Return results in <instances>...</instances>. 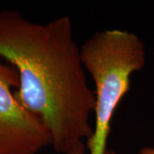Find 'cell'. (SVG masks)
<instances>
[{"label":"cell","mask_w":154,"mask_h":154,"mask_svg":"<svg viewBox=\"0 0 154 154\" xmlns=\"http://www.w3.org/2000/svg\"><path fill=\"white\" fill-rule=\"evenodd\" d=\"M0 59L17 71L16 97L47 129L57 152L68 154L92 137L95 94L69 17L40 23L0 11Z\"/></svg>","instance_id":"obj_1"},{"label":"cell","mask_w":154,"mask_h":154,"mask_svg":"<svg viewBox=\"0 0 154 154\" xmlns=\"http://www.w3.org/2000/svg\"><path fill=\"white\" fill-rule=\"evenodd\" d=\"M81 57L95 86V124L89 154H106L111 121L130 89L131 75L146 64V48L135 33L120 29L94 33L81 46Z\"/></svg>","instance_id":"obj_2"},{"label":"cell","mask_w":154,"mask_h":154,"mask_svg":"<svg viewBox=\"0 0 154 154\" xmlns=\"http://www.w3.org/2000/svg\"><path fill=\"white\" fill-rule=\"evenodd\" d=\"M17 71L0 59V154H38L51 146L49 132L17 99Z\"/></svg>","instance_id":"obj_3"},{"label":"cell","mask_w":154,"mask_h":154,"mask_svg":"<svg viewBox=\"0 0 154 154\" xmlns=\"http://www.w3.org/2000/svg\"><path fill=\"white\" fill-rule=\"evenodd\" d=\"M86 151H87V146L85 143H82L76 146L75 149H73L68 154H86Z\"/></svg>","instance_id":"obj_4"},{"label":"cell","mask_w":154,"mask_h":154,"mask_svg":"<svg viewBox=\"0 0 154 154\" xmlns=\"http://www.w3.org/2000/svg\"><path fill=\"white\" fill-rule=\"evenodd\" d=\"M136 154H154V146L142 147Z\"/></svg>","instance_id":"obj_5"},{"label":"cell","mask_w":154,"mask_h":154,"mask_svg":"<svg viewBox=\"0 0 154 154\" xmlns=\"http://www.w3.org/2000/svg\"><path fill=\"white\" fill-rule=\"evenodd\" d=\"M106 154H116L115 151H113V150H110V151H107V152Z\"/></svg>","instance_id":"obj_6"}]
</instances>
